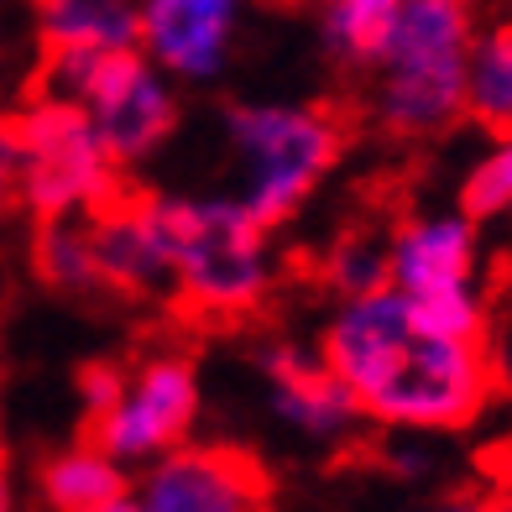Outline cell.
<instances>
[{
    "label": "cell",
    "mask_w": 512,
    "mask_h": 512,
    "mask_svg": "<svg viewBox=\"0 0 512 512\" xmlns=\"http://www.w3.org/2000/svg\"><path fill=\"white\" fill-rule=\"evenodd\" d=\"M319 356L356 398L361 418L387 429H465L502 392L492 340L439 330L392 283L345 298Z\"/></svg>",
    "instance_id": "6da1fadb"
},
{
    "label": "cell",
    "mask_w": 512,
    "mask_h": 512,
    "mask_svg": "<svg viewBox=\"0 0 512 512\" xmlns=\"http://www.w3.org/2000/svg\"><path fill=\"white\" fill-rule=\"evenodd\" d=\"M157 230L173 272L162 324L189 340L262 330L272 314V267L262 246L267 230L246 215V204L157 194Z\"/></svg>",
    "instance_id": "7a4b0ae2"
},
{
    "label": "cell",
    "mask_w": 512,
    "mask_h": 512,
    "mask_svg": "<svg viewBox=\"0 0 512 512\" xmlns=\"http://www.w3.org/2000/svg\"><path fill=\"white\" fill-rule=\"evenodd\" d=\"M481 0H398L392 37L371 68L366 115L387 136L429 142L465 121V58L476 42Z\"/></svg>",
    "instance_id": "3957f363"
},
{
    "label": "cell",
    "mask_w": 512,
    "mask_h": 512,
    "mask_svg": "<svg viewBox=\"0 0 512 512\" xmlns=\"http://www.w3.org/2000/svg\"><path fill=\"white\" fill-rule=\"evenodd\" d=\"M194 345L183 330L162 324V335L136 356L95 361L79 371L84 392V424L79 439L105 450L110 460H147L183 445L194 413H199V382H194Z\"/></svg>",
    "instance_id": "277c9868"
},
{
    "label": "cell",
    "mask_w": 512,
    "mask_h": 512,
    "mask_svg": "<svg viewBox=\"0 0 512 512\" xmlns=\"http://www.w3.org/2000/svg\"><path fill=\"white\" fill-rule=\"evenodd\" d=\"M351 105H241L230 110V142L246 162V215L277 230L324 183L351 147Z\"/></svg>",
    "instance_id": "5b68a950"
},
{
    "label": "cell",
    "mask_w": 512,
    "mask_h": 512,
    "mask_svg": "<svg viewBox=\"0 0 512 512\" xmlns=\"http://www.w3.org/2000/svg\"><path fill=\"white\" fill-rule=\"evenodd\" d=\"M21 152V209L32 215H63L89 204L115 173L105 157L95 121L79 100H21L16 115H0Z\"/></svg>",
    "instance_id": "8992f818"
},
{
    "label": "cell",
    "mask_w": 512,
    "mask_h": 512,
    "mask_svg": "<svg viewBox=\"0 0 512 512\" xmlns=\"http://www.w3.org/2000/svg\"><path fill=\"white\" fill-rule=\"evenodd\" d=\"M53 100H79L95 121V136L115 168L142 162L152 147L168 142V131L178 126V105L152 74V63L136 53V42L126 48H105L79 58L68 74L48 89Z\"/></svg>",
    "instance_id": "52a82bcc"
},
{
    "label": "cell",
    "mask_w": 512,
    "mask_h": 512,
    "mask_svg": "<svg viewBox=\"0 0 512 512\" xmlns=\"http://www.w3.org/2000/svg\"><path fill=\"white\" fill-rule=\"evenodd\" d=\"M131 497L152 512H246L277 502V476L262 455L241 445H173L168 460H157V471Z\"/></svg>",
    "instance_id": "ba28073f"
},
{
    "label": "cell",
    "mask_w": 512,
    "mask_h": 512,
    "mask_svg": "<svg viewBox=\"0 0 512 512\" xmlns=\"http://www.w3.org/2000/svg\"><path fill=\"white\" fill-rule=\"evenodd\" d=\"M236 0H136V42L183 79H209L230 53Z\"/></svg>",
    "instance_id": "9c48e42d"
},
{
    "label": "cell",
    "mask_w": 512,
    "mask_h": 512,
    "mask_svg": "<svg viewBox=\"0 0 512 512\" xmlns=\"http://www.w3.org/2000/svg\"><path fill=\"white\" fill-rule=\"evenodd\" d=\"M476 220L465 215H434V220H398L392 225V262L387 283L403 288L408 298L476 288Z\"/></svg>",
    "instance_id": "30bf717a"
},
{
    "label": "cell",
    "mask_w": 512,
    "mask_h": 512,
    "mask_svg": "<svg viewBox=\"0 0 512 512\" xmlns=\"http://www.w3.org/2000/svg\"><path fill=\"white\" fill-rule=\"evenodd\" d=\"M262 371L272 382V398H277V413L298 424L304 434L314 439H356L361 429V408L356 398L340 387V377L324 356H304L293 345H272L262 351Z\"/></svg>",
    "instance_id": "8fae6325"
},
{
    "label": "cell",
    "mask_w": 512,
    "mask_h": 512,
    "mask_svg": "<svg viewBox=\"0 0 512 512\" xmlns=\"http://www.w3.org/2000/svg\"><path fill=\"white\" fill-rule=\"evenodd\" d=\"M37 492L63 512H110V507H131V481L105 450L84 445L63 450L53 460L37 465Z\"/></svg>",
    "instance_id": "7c38bea8"
},
{
    "label": "cell",
    "mask_w": 512,
    "mask_h": 512,
    "mask_svg": "<svg viewBox=\"0 0 512 512\" xmlns=\"http://www.w3.org/2000/svg\"><path fill=\"white\" fill-rule=\"evenodd\" d=\"M465 121L481 131L507 136L512 131V11L476 32L471 58H465Z\"/></svg>",
    "instance_id": "4fadbf2b"
},
{
    "label": "cell",
    "mask_w": 512,
    "mask_h": 512,
    "mask_svg": "<svg viewBox=\"0 0 512 512\" xmlns=\"http://www.w3.org/2000/svg\"><path fill=\"white\" fill-rule=\"evenodd\" d=\"M392 16H398V0H330V16H324L330 53L351 74H371L392 37Z\"/></svg>",
    "instance_id": "5bb4252c"
},
{
    "label": "cell",
    "mask_w": 512,
    "mask_h": 512,
    "mask_svg": "<svg viewBox=\"0 0 512 512\" xmlns=\"http://www.w3.org/2000/svg\"><path fill=\"white\" fill-rule=\"evenodd\" d=\"M387 262H392V230L377 225H351L340 230L335 246L324 251V267H319V283H330L335 293L356 298L387 283Z\"/></svg>",
    "instance_id": "9a60e30c"
},
{
    "label": "cell",
    "mask_w": 512,
    "mask_h": 512,
    "mask_svg": "<svg viewBox=\"0 0 512 512\" xmlns=\"http://www.w3.org/2000/svg\"><path fill=\"white\" fill-rule=\"evenodd\" d=\"M460 215L465 220H502L512 215V131L497 136V147L486 152L460 183Z\"/></svg>",
    "instance_id": "2e32d148"
},
{
    "label": "cell",
    "mask_w": 512,
    "mask_h": 512,
    "mask_svg": "<svg viewBox=\"0 0 512 512\" xmlns=\"http://www.w3.org/2000/svg\"><path fill=\"white\" fill-rule=\"evenodd\" d=\"M492 471H497V476H502V481L512 486V439H507V445H502V450L492 455Z\"/></svg>",
    "instance_id": "e0dca14e"
},
{
    "label": "cell",
    "mask_w": 512,
    "mask_h": 512,
    "mask_svg": "<svg viewBox=\"0 0 512 512\" xmlns=\"http://www.w3.org/2000/svg\"><path fill=\"white\" fill-rule=\"evenodd\" d=\"M0 507H11V481H6V450H0Z\"/></svg>",
    "instance_id": "ac0fdd59"
},
{
    "label": "cell",
    "mask_w": 512,
    "mask_h": 512,
    "mask_svg": "<svg viewBox=\"0 0 512 512\" xmlns=\"http://www.w3.org/2000/svg\"><path fill=\"white\" fill-rule=\"evenodd\" d=\"M502 6H507V11H512V0H502Z\"/></svg>",
    "instance_id": "d6986e66"
},
{
    "label": "cell",
    "mask_w": 512,
    "mask_h": 512,
    "mask_svg": "<svg viewBox=\"0 0 512 512\" xmlns=\"http://www.w3.org/2000/svg\"><path fill=\"white\" fill-rule=\"evenodd\" d=\"M298 6H304V0H298ZM324 6H330V0H324Z\"/></svg>",
    "instance_id": "ffe728a7"
}]
</instances>
